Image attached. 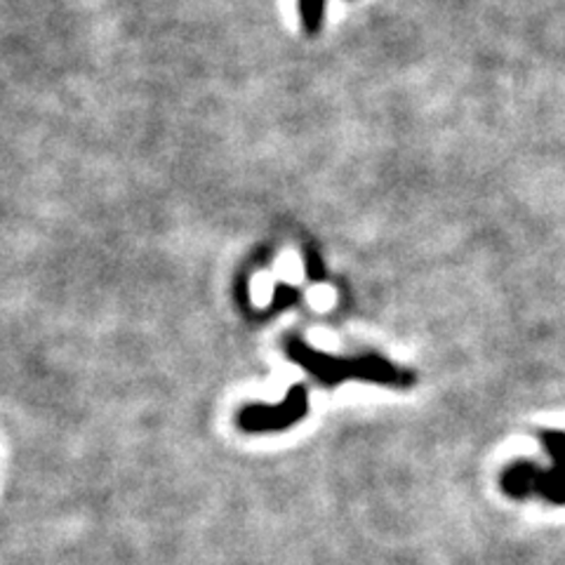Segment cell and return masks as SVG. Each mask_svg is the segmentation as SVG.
<instances>
[{"label":"cell","instance_id":"6da1fadb","mask_svg":"<svg viewBox=\"0 0 565 565\" xmlns=\"http://www.w3.org/2000/svg\"><path fill=\"white\" fill-rule=\"evenodd\" d=\"M286 349L292 363L305 367L311 377H316L326 386H338L351 380L394 388H405L415 384V373H411V370L386 361L384 356H373V353L359 359H338L330 356V353L316 351L302 340H290Z\"/></svg>","mask_w":565,"mask_h":565},{"label":"cell","instance_id":"7a4b0ae2","mask_svg":"<svg viewBox=\"0 0 565 565\" xmlns=\"http://www.w3.org/2000/svg\"><path fill=\"white\" fill-rule=\"evenodd\" d=\"M309 413V392L305 384H295L288 396L276 405L253 403L238 413L236 424L247 434H274L286 431L302 422Z\"/></svg>","mask_w":565,"mask_h":565}]
</instances>
